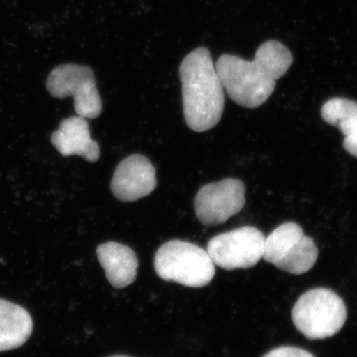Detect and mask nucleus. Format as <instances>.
<instances>
[{
	"label": "nucleus",
	"instance_id": "f257e3e1",
	"mask_svg": "<svg viewBox=\"0 0 357 357\" xmlns=\"http://www.w3.org/2000/svg\"><path fill=\"white\" fill-rule=\"evenodd\" d=\"M292 64L287 47L269 40L260 45L252 61L225 54L218 58L215 68L229 98L241 107L256 109L273 93L277 81Z\"/></svg>",
	"mask_w": 357,
	"mask_h": 357
},
{
	"label": "nucleus",
	"instance_id": "f03ea898",
	"mask_svg": "<svg viewBox=\"0 0 357 357\" xmlns=\"http://www.w3.org/2000/svg\"><path fill=\"white\" fill-rule=\"evenodd\" d=\"M183 107L188 126L196 132L215 128L225 109V88L210 51L199 47L180 66Z\"/></svg>",
	"mask_w": 357,
	"mask_h": 357
},
{
	"label": "nucleus",
	"instance_id": "7ed1b4c3",
	"mask_svg": "<svg viewBox=\"0 0 357 357\" xmlns=\"http://www.w3.org/2000/svg\"><path fill=\"white\" fill-rule=\"evenodd\" d=\"M154 267L160 278L185 287L203 288L215 275V264L208 251L178 239L168 241L158 249Z\"/></svg>",
	"mask_w": 357,
	"mask_h": 357
},
{
	"label": "nucleus",
	"instance_id": "20e7f679",
	"mask_svg": "<svg viewBox=\"0 0 357 357\" xmlns=\"http://www.w3.org/2000/svg\"><path fill=\"white\" fill-rule=\"evenodd\" d=\"M347 318L342 298L330 289H312L303 294L293 307L294 325L309 340L337 335Z\"/></svg>",
	"mask_w": 357,
	"mask_h": 357
},
{
	"label": "nucleus",
	"instance_id": "39448f33",
	"mask_svg": "<svg viewBox=\"0 0 357 357\" xmlns=\"http://www.w3.org/2000/svg\"><path fill=\"white\" fill-rule=\"evenodd\" d=\"M318 257L316 243L296 222L283 223L265 237L263 259L288 273H307Z\"/></svg>",
	"mask_w": 357,
	"mask_h": 357
},
{
	"label": "nucleus",
	"instance_id": "423d86ee",
	"mask_svg": "<svg viewBox=\"0 0 357 357\" xmlns=\"http://www.w3.org/2000/svg\"><path fill=\"white\" fill-rule=\"evenodd\" d=\"M47 89L53 98L73 96L79 116L93 119L102 114V98L96 89L95 75L88 66H58L47 79Z\"/></svg>",
	"mask_w": 357,
	"mask_h": 357
},
{
	"label": "nucleus",
	"instance_id": "0eeeda50",
	"mask_svg": "<svg viewBox=\"0 0 357 357\" xmlns=\"http://www.w3.org/2000/svg\"><path fill=\"white\" fill-rule=\"evenodd\" d=\"M264 248V234L256 227H243L213 237L206 251L218 267L248 269L262 259Z\"/></svg>",
	"mask_w": 357,
	"mask_h": 357
},
{
	"label": "nucleus",
	"instance_id": "6e6552de",
	"mask_svg": "<svg viewBox=\"0 0 357 357\" xmlns=\"http://www.w3.org/2000/svg\"><path fill=\"white\" fill-rule=\"evenodd\" d=\"M245 204V185L238 178H227L202 187L195 198L197 218L204 227L222 225Z\"/></svg>",
	"mask_w": 357,
	"mask_h": 357
},
{
	"label": "nucleus",
	"instance_id": "1a4fd4ad",
	"mask_svg": "<svg viewBox=\"0 0 357 357\" xmlns=\"http://www.w3.org/2000/svg\"><path fill=\"white\" fill-rule=\"evenodd\" d=\"M156 170L151 162L139 154L122 160L112 177V194L122 202H135L156 189Z\"/></svg>",
	"mask_w": 357,
	"mask_h": 357
},
{
	"label": "nucleus",
	"instance_id": "9d476101",
	"mask_svg": "<svg viewBox=\"0 0 357 357\" xmlns=\"http://www.w3.org/2000/svg\"><path fill=\"white\" fill-rule=\"evenodd\" d=\"M51 142L65 157L79 155L91 163L100 158V146L91 138L88 121L79 115L61 122L58 130L52 134Z\"/></svg>",
	"mask_w": 357,
	"mask_h": 357
},
{
	"label": "nucleus",
	"instance_id": "9b49d317",
	"mask_svg": "<svg viewBox=\"0 0 357 357\" xmlns=\"http://www.w3.org/2000/svg\"><path fill=\"white\" fill-rule=\"evenodd\" d=\"M96 256L107 280L115 289L128 287L135 281L139 263L128 246L114 241L102 243L96 249Z\"/></svg>",
	"mask_w": 357,
	"mask_h": 357
},
{
	"label": "nucleus",
	"instance_id": "f8f14e48",
	"mask_svg": "<svg viewBox=\"0 0 357 357\" xmlns=\"http://www.w3.org/2000/svg\"><path fill=\"white\" fill-rule=\"evenodd\" d=\"M32 331V318L24 307L0 299V352L24 344Z\"/></svg>",
	"mask_w": 357,
	"mask_h": 357
},
{
	"label": "nucleus",
	"instance_id": "ddd939ff",
	"mask_svg": "<svg viewBox=\"0 0 357 357\" xmlns=\"http://www.w3.org/2000/svg\"><path fill=\"white\" fill-rule=\"evenodd\" d=\"M321 119L337 126L344 136L357 128V102L347 98H335L328 100L321 110Z\"/></svg>",
	"mask_w": 357,
	"mask_h": 357
},
{
	"label": "nucleus",
	"instance_id": "4468645a",
	"mask_svg": "<svg viewBox=\"0 0 357 357\" xmlns=\"http://www.w3.org/2000/svg\"><path fill=\"white\" fill-rule=\"evenodd\" d=\"M263 357H314L311 352L299 347H282L268 352Z\"/></svg>",
	"mask_w": 357,
	"mask_h": 357
},
{
	"label": "nucleus",
	"instance_id": "2eb2a0df",
	"mask_svg": "<svg viewBox=\"0 0 357 357\" xmlns=\"http://www.w3.org/2000/svg\"><path fill=\"white\" fill-rule=\"evenodd\" d=\"M344 148L347 153L357 158V128L349 135L344 136Z\"/></svg>",
	"mask_w": 357,
	"mask_h": 357
},
{
	"label": "nucleus",
	"instance_id": "dca6fc26",
	"mask_svg": "<svg viewBox=\"0 0 357 357\" xmlns=\"http://www.w3.org/2000/svg\"><path fill=\"white\" fill-rule=\"evenodd\" d=\"M109 357H131L128 356H109Z\"/></svg>",
	"mask_w": 357,
	"mask_h": 357
}]
</instances>
